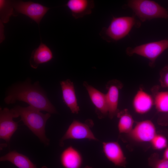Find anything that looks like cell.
<instances>
[{"mask_svg": "<svg viewBox=\"0 0 168 168\" xmlns=\"http://www.w3.org/2000/svg\"><path fill=\"white\" fill-rule=\"evenodd\" d=\"M4 100L7 105L23 101L40 111L50 114L57 113L38 82L32 84L28 80L14 85L9 89Z\"/></svg>", "mask_w": 168, "mask_h": 168, "instance_id": "obj_1", "label": "cell"}, {"mask_svg": "<svg viewBox=\"0 0 168 168\" xmlns=\"http://www.w3.org/2000/svg\"><path fill=\"white\" fill-rule=\"evenodd\" d=\"M11 109L14 118L20 117L24 125L44 146L49 145L50 141L46 135L45 127L47 121L51 116L50 114H43L29 105L26 107L17 105Z\"/></svg>", "mask_w": 168, "mask_h": 168, "instance_id": "obj_2", "label": "cell"}, {"mask_svg": "<svg viewBox=\"0 0 168 168\" xmlns=\"http://www.w3.org/2000/svg\"><path fill=\"white\" fill-rule=\"evenodd\" d=\"M128 6L142 22L155 18H168L166 10L155 1L149 0H131Z\"/></svg>", "mask_w": 168, "mask_h": 168, "instance_id": "obj_3", "label": "cell"}, {"mask_svg": "<svg viewBox=\"0 0 168 168\" xmlns=\"http://www.w3.org/2000/svg\"><path fill=\"white\" fill-rule=\"evenodd\" d=\"M136 24V20L133 17H113L109 26L104 28L100 34L107 41H118L126 36Z\"/></svg>", "mask_w": 168, "mask_h": 168, "instance_id": "obj_4", "label": "cell"}, {"mask_svg": "<svg viewBox=\"0 0 168 168\" xmlns=\"http://www.w3.org/2000/svg\"><path fill=\"white\" fill-rule=\"evenodd\" d=\"M168 49V39L145 43L134 48L128 47L126 49V53L131 56L136 54L148 59L149 65L154 66L156 59L165 51Z\"/></svg>", "mask_w": 168, "mask_h": 168, "instance_id": "obj_5", "label": "cell"}, {"mask_svg": "<svg viewBox=\"0 0 168 168\" xmlns=\"http://www.w3.org/2000/svg\"><path fill=\"white\" fill-rule=\"evenodd\" d=\"M93 124V121L90 119L87 120L84 123L74 120L60 139L59 143L60 146L63 147L64 141L70 139H88L98 141L91 129Z\"/></svg>", "mask_w": 168, "mask_h": 168, "instance_id": "obj_6", "label": "cell"}, {"mask_svg": "<svg viewBox=\"0 0 168 168\" xmlns=\"http://www.w3.org/2000/svg\"><path fill=\"white\" fill-rule=\"evenodd\" d=\"M14 11L15 13L24 15L35 21L39 25L42 18L50 8L40 3L32 1H12Z\"/></svg>", "mask_w": 168, "mask_h": 168, "instance_id": "obj_7", "label": "cell"}, {"mask_svg": "<svg viewBox=\"0 0 168 168\" xmlns=\"http://www.w3.org/2000/svg\"><path fill=\"white\" fill-rule=\"evenodd\" d=\"M156 134L154 124L150 120H146L137 122L127 134L130 139L136 142H150Z\"/></svg>", "mask_w": 168, "mask_h": 168, "instance_id": "obj_8", "label": "cell"}, {"mask_svg": "<svg viewBox=\"0 0 168 168\" xmlns=\"http://www.w3.org/2000/svg\"><path fill=\"white\" fill-rule=\"evenodd\" d=\"M123 83L116 79L109 81L106 84L107 90L105 94L108 109V115L110 119H112L119 111L118 109L119 92L123 87Z\"/></svg>", "mask_w": 168, "mask_h": 168, "instance_id": "obj_9", "label": "cell"}, {"mask_svg": "<svg viewBox=\"0 0 168 168\" xmlns=\"http://www.w3.org/2000/svg\"><path fill=\"white\" fill-rule=\"evenodd\" d=\"M13 114L7 108L0 109V138L9 144L11 138L17 130L18 122L13 120Z\"/></svg>", "mask_w": 168, "mask_h": 168, "instance_id": "obj_10", "label": "cell"}, {"mask_svg": "<svg viewBox=\"0 0 168 168\" xmlns=\"http://www.w3.org/2000/svg\"><path fill=\"white\" fill-rule=\"evenodd\" d=\"M102 148L105 157L115 166L123 167L126 166V157L118 142L114 141L103 142Z\"/></svg>", "mask_w": 168, "mask_h": 168, "instance_id": "obj_11", "label": "cell"}, {"mask_svg": "<svg viewBox=\"0 0 168 168\" xmlns=\"http://www.w3.org/2000/svg\"><path fill=\"white\" fill-rule=\"evenodd\" d=\"M90 99L95 107V111L99 119L108 114V109L105 94L98 90L86 82L83 83Z\"/></svg>", "mask_w": 168, "mask_h": 168, "instance_id": "obj_12", "label": "cell"}, {"mask_svg": "<svg viewBox=\"0 0 168 168\" xmlns=\"http://www.w3.org/2000/svg\"><path fill=\"white\" fill-rule=\"evenodd\" d=\"M63 102L73 114H77L80 111L73 82L69 79L60 82Z\"/></svg>", "mask_w": 168, "mask_h": 168, "instance_id": "obj_13", "label": "cell"}, {"mask_svg": "<svg viewBox=\"0 0 168 168\" xmlns=\"http://www.w3.org/2000/svg\"><path fill=\"white\" fill-rule=\"evenodd\" d=\"M60 159L64 168H81L82 165L83 159L81 154L71 146L62 152Z\"/></svg>", "mask_w": 168, "mask_h": 168, "instance_id": "obj_14", "label": "cell"}, {"mask_svg": "<svg viewBox=\"0 0 168 168\" xmlns=\"http://www.w3.org/2000/svg\"><path fill=\"white\" fill-rule=\"evenodd\" d=\"M154 105L152 96L142 88H140L135 94L133 101V105L135 111L140 114L149 112Z\"/></svg>", "mask_w": 168, "mask_h": 168, "instance_id": "obj_15", "label": "cell"}, {"mask_svg": "<svg viewBox=\"0 0 168 168\" xmlns=\"http://www.w3.org/2000/svg\"><path fill=\"white\" fill-rule=\"evenodd\" d=\"M53 57L50 49L41 41L39 46L32 51L29 60L30 67L35 69L42 64L47 63Z\"/></svg>", "mask_w": 168, "mask_h": 168, "instance_id": "obj_16", "label": "cell"}, {"mask_svg": "<svg viewBox=\"0 0 168 168\" xmlns=\"http://www.w3.org/2000/svg\"><path fill=\"white\" fill-rule=\"evenodd\" d=\"M66 6L76 19L91 14L94 7V1L89 0H69Z\"/></svg>", "mask_w": 168, "mask_h": 168, "instance_id": "obj_17", "label": "cell"}, {"mask_svg": "<svg viewBox=\"0 0 168 168\" xmlns=\"http://www.w3.org/2000/svg\"><path fill=\"white\" fill-rule=\"evenodd\" d=\"M1 162L8 161L10 162L18 168H37L26 156L14 150L0 157ZM40 168H48L43 166Z\"/></svg>", "mask_w": 168, "mask_h": 168, "instance_id": "obj_18", "label": "cell"}, {"mask_svg": "<svg viewBox=\"0 0 168 168\" xmlns=\"http://www.w3.org/2000/svg\"><path fill=\"white\" fill-rule=\"evenodd\" d=\"M160 86H155L151 89L154 104L159 112L168 113V91H160Z\"/></svg>", "mask_w": 168, "mask_h": 168, "instance_id": "obj_19", "label": "cell"}, {"mask_svg": "<svg viewBox=\"0 0 168 168\" xmlns=\"http://www.w3.org/2000/svg\"><path fill=\"white\" fill-rule=\"evenodd\" d=\"M116 116L119 119L118 128L120 133L128 134L133 129V119L127 109L118 112Z\"/></svg>", "mask_w": 168, "mask_h": 168, "instance_id": "obj_20", "label": "cell"}, {"mask_svg": "<svg viewBox=\"0 0 168 168\" xmlns=\"http://www.w3.org/2000/svg\"><path fill=\"white\" fill-rule=\"evenodd\" d=\"M0 11L1 21L7 23L12 15H14V11L12 1L0 0Z\"/></svg>", "mask_w": 168, "mask_h": 168, "instance_id": "obj_21", "label": "cell"}, {"mask_svg": "<svg viewBox=\"0 0 168 168\" xmlns=\"http://www.w3.org/2000/svg\"><path fill=\"white\" fill-rule=\"evenodd\" d=\"M150 143L152 148L156 150H161L167 147L168 142L164 136L156 134Z\"/></svg>", "mask_w": 168, "mask_h": 168, "instance_id": "obj_22", "label": "cell"}, {"mask_svg": "<svg viewBox=\"0 0 168 168\" xmlns=\"http://www.w3.org/2000/svg\"><path fill=\"white\" fill-rule=\"evenodd\" d=\"M148 162L152 168H168V160L159 159L156 153L151 155L148 159Z\"/></svg>", "mask_w": 168, "mask_h": 168, "instance_id": "obj_23", "label": "cell"}, {"mask_svg": "<svg viewBox=\"0 0 168 168\" xmlns=\"http://www.w3.org/2000/svg\"><path fill=\"white\" fill-rule=\"evenodd\" d=\"M159 82L162 87L168 88V65L161 69L160 72Z\"/></svg>", "mask_w": 168, "mask_h": 168, "instance_id": "obj_24", "label": "cell"}, {"mask_svg": "<svg viewBox=\"0 0 168 168\" xmlns=\"http://www.w3.org/2000/svg\"><path fill=\"white\" fill-rule=\"evenodd\" d=\"M163 159L168 160V147L166 148L163 154Z\"/></svg>", "mask_w": 168, "mask_h": 168, "instance_id": "obj_25", "label": "cell"}, {"mask_svg": "<svg viewBox=\"0 0 168 168\" xmlns=\"http://www.w3.org/2000/svg\"><path fill=\"white\" fill-rule=\"evenodd\" d=\"M160 120H162V123L164 121L165 123L168 122V113H167L164 116H163L162 119H161Z\"/></svg>", "mask_w": 168, "mask_h": 168, "instance_id": "obj_26", "label": "cell"}, {"mask_svg": "<svg viewBox=\"0 0 168 168\" xmlns=\"http://www.w3.org/2000/svg\"><path fill=\"white\" fill-rule=\"evenodd\" d=\"M83 168H92L91 167L89 166H86Z\"/></svg>", "mask_w": 168, "mask_h": 168, "instance_id": "obj_27", "label": "cell"}]
</instances>
